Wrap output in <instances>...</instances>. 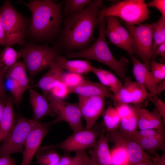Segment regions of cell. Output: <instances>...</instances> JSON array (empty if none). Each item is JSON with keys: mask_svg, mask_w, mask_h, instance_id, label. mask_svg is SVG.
<instances>
[{"mask_svg": "<svg viewBox=\"0 0 165 165\" xmlns=\"http://www.w3.org/2000/svg\"><path fill=\"white\" fill-rule=\"evenodd\" d=\"M162 117L155 108L151 112L145 108L139 111L138 129L139 130L164 128Z\"/></svg>", "mask_w": 165, "mask_h": 165, "instance_id": "44dd1931", "label": "cell"}, {"mask_svg": "<svg viewBox=\"0 0 165 165\" xmlns=\"http://www.w3.org/2000/svg\"><path fill=\"white\" fill-rule=\"evenodd\" d=\"M5 73L0 67V99L7 100V94L5 88L4 79Z\"/></svg>", "mask_w": 165, "mask_h": 165, "instance_id": "ee69618b", "label": "cell"}, {"mask_svg": "<svg viewBox=\"0 0 165 165\" xmlns=\"http://www.w3.org/2000/svg\"><path fill=\"white\" fill-rule=\"evenodd\" d=\"M68 89L69 94L75 93L82 96H101L109 98L112 100L115 97L110 90L101 83L86 79L79 86Z\"/></svg>", "mask_w": 165, "mask_h": 165, "instance_id": "e0dca14e", "label": "cell"}, {"mask_svg": "<svg viewBox=\"0 0 165 165\" xmlns=\"http://www.w3.org/2000/svg\"><path fill=\"white\" fill-rule=\"evenodd\" d=\"M19 52L30 78L42 70L49 68L60 56L58 50L55 48L33 45L26 46Z\"/></svg>", "mask_w": 165, "mask_h": 165, "instance_id": "8992f818", "label": "cell"}, {"mask_svg": "<svg viewBox=\"0 0 165 165\" xmlns=\"http://www.w3.org/2000/svg\"><path fill=\"white\" fill-rule=\"evenodd\" d=\"M104 72L109 84V90L113 92L115 97H116L122 88L123 85L122 83L110 71L104 70Z\"/></svg>", "mask_w": 165, "mask_h": 165, "instance_id": "e575fe53", "label": "cell"}, {"mask_svg": "<svg viewBox=\"0 0 165 165\" xmlns=\"http://www.w3.org/2000/svg\"><path fill=\"white\" fill-rule=\"evenodd\" d=\"M30 9L32 18L29 31L33 36L46 38L57 33L62 20V2L50 0H31L23 2Z\"/></svg>", "mask_w": 165, "mask_h": 165, "instance_id": "7a4b0ae2", "label": "cell"}, {"mask_svg": "<svg viewBox=\"0 0 165 165\" xmlns=\"http://www.w3.org/2000/svg\"><path fill=\"white\" fill-rule=\"evenodd\" d=\"M142 105V102L134 104L131 108L129 117L121 119L118 130L126 135L133 134L138 130L139 112Z\"/></svg>", "mask_w": 165, "mask_h": 165, "instance_id": "d4e9b609", "label": "cell"}, {"mask_svg": "<svg viewBox=\"0 0 165 165\" xmlns=\"http://www.w3.org/2000/svg\"><path fill=\"white\" fill-rule=\"evenodd\" d=\"M70 152H66L63 155L60 156L59 162L62 165H70L73 157H72Z\"/></svg>", "mask_w": 165, "mask_h": 165, "instance_id": "7dc6e473", "label": "cell"}, {"mask_svg": "<svg viewBox=\"0 0 165 165\" xmlns=\"http://www.w3.org/2000/svg\"><path fill=\"white\" fill-rule=\"evenodd\" d=\"M151 69L150 71L153 77L159 82L165 79V64L159 63L155 61L151 63Z\"/></svg>", "mask_w": 165, "mask_h": 165, "instance_id": "8d00e7d4", "label": "cell"}, {"mask_svg": "<svg viewBox=\"0 0 165 165\" xmlns=\"http://www.w3.org/2000/svg\"><path fill=\"white\" fill-rule=\"evenodd\" d=\"M103 126L106 131H114L118 129L121 118L115 108L109 106L103 112Z\"/></svg>", "mask_w": 165, "mask_h": 165, "instance_id": "f1b7e54d", "label": "cell"}, {"mask_svg": "<svg viewBox=\"0 0 165 165\" xmlns=\"http://www.w3.org/2000/svg\"><path fill=\"white\" fill-rule=\"evenodd\" d=\"M69 94L68 88L63 83L60 82L51 90L49 94L63 100Z\"/></svg>", "mask_w": 165, "mask_h": 165, "instance_id": "f35d334b", "label": "cell"}, {"mask_svg": "<svg viewBox=\"0 0 165 165\" xmlns=\"http://www.w3.org/2000/svg\"><path fill=\"white\" fill-rule=\"evenodd\" d=\"M63 70L58 68H50L38 82L31 87L41 89L43 92V96L46 98L55 86L61 82Z\"/></svg>", "mask_w": 165, "mask_h": 165, "instance_id": "603a6c76", "label": "cell"}, {"mask_svg": "<svg viewBox=\"0 0 165 165\" xmlns=\"http://www.w3.org/2000/svg\"><path fill=\"white\" fill-rule=\"evenodd\" d=\"M110 152L112 165H130L127 153L124 148L115 146Z\"/></svg>", "mask_w": 165, "mask_h": 165, "instance_id": "d6a6232c", "label": "cell"}, {"mask_svg": "<svg viewBox=\"0 0 165 165\" xmlns=\"http://www.w3.org/2000/svg\"><path fill=\"white\" fill-rule=\"evenodd\" d=\"M70 165H94L84 150L75 152Z\"/></svg>", "mask_w": 165, "mask_h": 165, "instance_id": "74e56055", "label": "cell"}, {"mask_svg": "<svg viewBox=\"0 0 165 165\" xmlns=\"http://www.w3.org/2000/svg\"><path fill=\"white\" fill-rule=\"evenodd\" d=\"M152 24L153 42L152 57L158 46L165 41V18L161 16L157 21Z\"/></svg>", "mask_w": 165, "mask_h": 165, "instance_id": "f546056e", "label": "cell"}, {"mask_svg": "<svg viewBox=\"0 0 165 165\" xmlns=\"http://www.w3.org/2000/svg\"><path fill=\"white\" fill-rule=\"evenodd\" d=\"M105 135L108 142L112 143L115 146L123 147L126 149L130 165L143 162L153 164L149 156L136 142L118 129L114 131H106Z\"/></svg>", "mask_w": 165, "mask_h": 165, "instance_id": "8fae6325", "label": "cell"}, {"mask_svg": "<svg viewBox=\"0 0 165 165\" xmlns=\"http://www.w3.org/2000/svg\"><path fill=\"white\" fill-rule=\"evenodd\" d=\"M41 123L20 116L13 128L0 145V158L15 153L22 154L28 135L33 128Z\"/></svg>", "mask_w": 165, "mask_h": 165, "instance_id": "52a82bcc", "label": "cell"}, {"mask_svg": "<svg viewBox=\"0 0 165 165\" xmlns=\"http://www.w3.org/2000/svg\"><path fill=\"white\" fill-rule=\"evenodd\" d=\"M105 23V17L98 16L97 26L99 33L96 41L89 47L79 51L70 53L67 57L69 58H84L103 63L123 80L126 77V67L129 61L123 57L117 60L112 54L106 40Z\"/></svg>", "mask_w": 165, "mask_h": 165, "instance_id": "3957f363", "label": "cell"}, {"mask_svg": "<svg viewBox=\"0 0 165 165\" xmlns=\"http://www.w3.org/2000/svg\"><path fill=\"white\" fill-rule=\"evenodd\" d=\"M129 135L138 137H165V128H164L141 130H138L134 134Z\"/></svg>", "mask_w": 165, "mask_h": 165, "instance_id": "d590c367", "label": "cell"}, {"mask_svg": "<svg viewBox=\"0 0 165 165\" xmlns=\"http://www.w3.org/2000/svg\"><path fill=\"white\" fill-rule=\"evenodd\" d=\"M16 161L10 156H6L0 158V165H15Z\"/></svg>", "mask_w": 165, "mask_h": 165, "instance_id": "c3c4849f", "label": "cell"}, {"mask_svg": "<svg viewBox=\"0 0 165 165\" xmlns=\"http://www.w3.org/2000/svg\"><path fill=\"white\" fill-rule=\"evenodd\" d=\"M125 83L118 95L113 100L115 107L122 104H135L142 102L147 99H150L155 95L147 92L145 87L137 82L126 77Z\"/></svg>", "mask_w": 165, "mask_h": 165, "instance_id": "5bb4252c", "label": "cell"}, {"mask_svg": "<svg viewBox=\"0 0 165 165\" xmlns=\"http://www.w3.org/2000/svg\"><path fill=\"white\" fill-rule=\"evenodd\" d=\"M7 100L0 99V121Z\"/></svg>", "mask_w": 165, "mask_h": 165, "instance_id": "816d5d0a", "label": "cell"}, {"mask_svg": "<svg viewBox=\"0 0 165 165\" xmlns=\"http://www.w3.org/2000/svg\"><path fill=\"white\" fill-rule=\"evenodd\" d=\"M131 108L128 104H122L116 107V109L121 119L129 117L131 112Z\"/></svg>", "mask_w": 165, "mask_h": 165, "instance_id": "ab89813d", "label": "cell"}, {"mask_svg": "<svg viewBox=\"0 0 165 165\" xmlns=\"http://www.w3.org/2000/svg\"><path fill=\"white\" fill-rule=\"evenodd\" d=\"M149 159L154 165H165V152L160 156L159 155L154 157L149 156Z\"/></svg>", "mask_w": 165, "mask_h": 165, "instance_id": "bcb514c9", "label": "cell"}, {"mask_svg": "<svg viewBox=\"0 0 165 165\" xmlns=\"http://www.w3.org/2000/svg\"><path fill=\"white\" fill-rule=\"evenodd\" d=\"M105 132V130L101 133L95 146L90 153V157L94 165H112L110 151Z\"/></svg>", "mask_w": 165, "mask_h": 165, "instance_id": "ac0fdd59", "label": "cell"}, {"mask_svg": "<svg viewBox=\"0 0 165 165\" xmlns=\"http://www.w3.org/2000/svg\"><path fill=\"white\" fill-rule=\"evenodd\" d=\"M102 2L101 0L92 1L83 10L66 18L61 38L65 48L80 51L85 49L97 26L99 9Z\"/></svg>", "mask_w": 165, "mask_h": 165, "instance_id": "6da1fadb", "label": "cell"}, {"mask_svg": "<svg viewBox=\"0 0 165 165\" xmlns=\"http://www.w3.org/2000/svg\"><path fill=\"white\" fill-rule=\"evenodd\" d=\"M107 23L105 34L111 43L126 51L131 58L134 56L133 41L130 33L122 24L116 16L105 17Z\"/></svg>", "mask_w": 165, "mask_h": 165, "instance_id": "7c38bea8", "label": "cell"}, {"mask_svg": "<svg viewBox=\"0 0 165 165\" xmlns=\"http://www.w3.org/2000/svg\"><path fill=\"white\" fill-rule=\"evenodd\" d=\"M0 18L4 29L6 46L24 44V36L28 21L13 7L9 1H5L0 9Z\"/></svg>", "mask_w": 165, "mask_h": 165, "instance_id": "5b68a950", "label": "cell"}, {"mask_svg": "<svg viewBox=\"0 0 165 165\" xmlns=\"http://www.w3.org/2000/svg\"><path fill=\"white\" fill-rule=\"evenodd\" d=\"M147 7H153L157 9L165 18V0H153L146 3Z\"/></svg>", "mask_w": 165, "mask_h": 165, "instance_id": "b9f144b4", "label": "cell"}, {"mask_svg": "<svg viewBox=\"0 0 165 165\" xmlns=\"http://www.w3.org/2000/svg\"><path fill=\"white\" fill-rule=\"evenodd\" d=\"M105 130L103 126L96 123L91 128L86 129L73 133L63 142L55 145L57 148L63 150L66 152H77L93 148L97 139Z\"/></svg>", "mask_w": 165, "mask_h": 165, "instance_id": "9c48e42d", "label": "cell"}, {"mask_svg": "<svg viewBox=\"0 0 165 165\" xmlns=\"http://www.w3.org/2000/svg\"><path fill=\"white\" fill-rule=\"evenodd\" d=\"M26 67L23 62H17L5 74V78H11L19 84L23 91L29 89V79L26 72Z\"/></svg>", "mask_w": 165, "mask_h": 165, "instance_id": "4316f807", "label": "cell"}, {"mask_svg": "<svg viewBox=\"0 0 165 165\" xmlns=\"http://www.w3.org/2000/svg\"><path fill=\"white\" fill-rule=\"evenodd\" d=\"M15 125L13 100L10 97L6 102L0 121V145Z\"/></svg>", "mask_w": 165, "mask_h": 165, "instance_id": "7402d4cb", "label": "cell"}, {"mask_svg": "<svg viewBox=\"0 0 165 165\" xmlns=\"http://www.w3.org/2000/svg\"><path fill=\"white\" fill-rule=\"evenodd\" d=\"M149 10L144 0L120 1L98 12V16H115L124 21L125 24L139 25L148 18Z\"/></svg>", "mask_w": 165, "mask_h": 165, "instance_id": "277c9868", "label": "cell"}, {"mask_svg": "<svg viewBox=\"0 0 165 165\" xmlns=\"http://www.w3.org/2000/svg\"><path fill=\"white\" fill-rule=\"evenodd\" d=\"M57 116L60 122L64 121L70 126L73 133L85 129L78 103H70L50 94L46 98Z\"/></svg>", "mask_w": 165, "mask_h": 165, "instance_id": "30bf717a", "label": "cell"}, {"mask_svg": "<svg viewBox=\"0 0 165 165\" xmlns=\"http://www.w3.org/2000/svg\"><path fill=\"white\" fill-rule=\"evenodd\" d=\"M92 71L96 75L101 83L105 86H109V84L104 72V70L101 68L93 67Z\"/></svg>", "mask_w": 165, "mask_h": 165, "instance_id": "7bdbcfd3", "label": "cell"}, {"mask_svg": "<svg viewBox=\"0 0 165 165\" xmlns=\"http://www.w3.org/2000/svg\"><path fill=\"white\" fill-rule=\"evenodd\" d=\"M93 67L87 61L81 60H68L60 55L56 61L50 65L49 68H56L82 74L92 71Z\"/></svg>", "mask_w": 165, "mask_h": 165, "instance_id": "ffe728a7", "label": "cell"}, {"mask_svg": "<svg viewBox=\"0 0 165 165\" xmlns=\"http://www.w3.org/2000/svg\"><path fill=\"white\" fill-rule=\"evenodd\" d=\"M56 148L52 144L39 148L35 154L37 160L35 163L39 165H57L60 156Z\"/></svg>", "mask_w": 165, "mask_h": 165, "instance_id": "484cf974", "label": "cell"}, {"mask_svg": "<svg viewBox=\"0 0 165 165\" xmlns=\"http://www.w3.org/2000/svg\"><path fill=\"white\" fill-rule=\"evenodd\" d=\"M78 103L82 116L86 123V129L92 128L104 111L105 98L97 96L78 95Z\"/></svg>", "mask_w": 165, "mask_h": 165, "instance_id": "9a60e30c", "label": "cell"}, {"mask_svg": "<svg viewBox=\"0 0 165 165\" xmlns=\"http://www.w3.org/2000/svg\"><path fill=\"white\" fill-rule=\"evenodd\" d=\"M133 41V52L142 60L148 70L151 69L153 50L152 24L138 26L125 24Z\"/></svg>", "mask_w": 165, "mask_h": 165, "instance_id": "ba28073f", "label": "cell"}, {"mask_svg": "<svg viewBox=\"0 0 165 165\" xmlns=\"http://www.w3.org/2000/svg\"><path fill=\"white\" fill-rule=\"evenodd\" d=\"M22 57L20 52L7 46L0 53V67L5 73Z\"/></svg>", "mask_w": 165, "mask_h": 165, "instance_id": "83f0119b", "label": "cell"}, {"mask_svg": "<svg viewBox=\"0 0 165 165\" xmlns=\"http://www.w3.org/2000/svg\"><path fill=\"white\" fill-rule=\"evenodd\" d=\"M29 90L30 102L33 113L31 119L40 122L47 115L52 117L57 115L51 105L45 97L31 88H29Z\"/></svg>", "mask_w": 165, "mask_h": 165, "instance_id": "2e32d148", "label": "cell"}, {"mask_svg": "<svg viewBox=\"0 0 165 165\" xmlns=\"http://www.w3.org/2000/svg\"><path fill=\"white\" fill-rule=\"evenodd\" d=\"M56 118L50 122L42 123L33 128L26 138L24 144L23 158L20 165H30L41 143L49 132L51 126L59 123Z\"/></svg>", "mask_w": 165, "mask_h": 165, "instance_id": "4fadbf2b", "label": "cell"}, {"mask_svg": "<svg viewBox=\"0 0 165 165\" xmlns=\"http://www.w3.org/2000/svg\"><path fill=\"white\" fill-rule=\"evenodd\" d=\"M6 85L12 95L16 104L18 105L21 101L24 93L18 83L11 78H6Z\"/></svg>", "mask_w": 165, "mask_h": 165, "instance_id": "836d02e7", "label": "cell"}, {"mask_svg": "<svg viewBox=\"0 0 165 165\" xmlns=\"http://www.w3.org/2000/svg\"><path fill=\"white\" fill-rule=\"evenodd\" d=\"M165 90V82L163 80L158 83L156 86V95L160 94Z\"/></svg>", "mask_w": 165, "mask_h": 165, "instance_id": "681fc988", "label": "cell"}, {"mask_svg": "<svg viewBox=\"0 0 165 165\" xmlns=\"http://www.w3.org/2000/svg\"><path fill=\"white\" fill-rule=\"evenodd\" d=\"M154 104L156 108L160 114L164 125H165V103L157 97H153L150 99Z\"/></svg>", "mask_w": 165, "mask_h": 165, "instance_id": "60d3db41", "label": "cell"}, {"mask_svg": "<svg viewBox=\"0 0 165 165\" xmlns=\"http://www.w3.org/2000/svg\"><path fill=\"white\" fill-rule=\"evenodd\" d=\"M86 80L82 74L69 72L62 71L61 82L68 88H72L80 85Z\"/></svg>", "mask_w": 165, "mask_h": 165, "instance_id": "1f68e13d", "label": "cell"}, {"mask_svg": "<svg viewBox=\"0 0 165 165\" xmlns=\"http://www.w3.org/2000/svg\"><path fill=\"white\" fill-rule=\"evenodd\" d=\"M5 35L0 18V45H5Z\"/></svg>", "mask_w": 165, "mask_h": 165, "instance_id": "f907efd6", "label": "cell"}, {"mask_svg": "<svg viewBox=\"0 0 165 165\" xmlns=\"http://www.w3.org/2000/svg\"><path fill=\"white\" fill-rule=\"evenodd\" d=\"M134 165H154L153 164L150 163H148L143 162L135 164Z\"/></svg>", "mask_w": 165, "mask_h": 165, "instance_id": "f5cc1de1", "label": "cell"}, {"mask_svg": "<svg viewBox=\"0 0 165 165\" xmlns=\"http://www.w3.org/2000/svg\"><path fill=\"white\" fill-rule=\"evenodd\" d=\"M92 1L90 0H67L64 12L66 17L83 10Z\"/></svg>", "mask_w": 165, "mask_h": 165, "instance_id": "4dcf8cb0", "label": "cell"}, {"mask_svg": "<svg viewBox=\"0 0 165 165\" xmlns=\"http://www.w3.org/2000/svg\"><path fill=\"white\" fill-rule=\"evenodd\" d=\"M133 64V73L137 82L143 85L155 96L156 86L159 82L152 76L144 64L134 56L131 58Z\"/></svg>", "mask_w": 165, "mask_h": 165, "instance_id": "d6986e66", "label": "cell"}, {"mask_svg": "<svg viewBox=\"0 0 165 165\" xmlns=\"http://www.w3.org/2000/svg\"><path fill=\"white\" fill-rule=\"evenodd\" d=\"M124 134L133 140L143 150L147 151L156 156H159L156 153L158 150L165 151V137H138Z\"/></svg>", "mask_w": 165, "mask_h": 165, "instance_id": "cb8c5ba5", "label": "cell"}, {"mask_svg": "<svg viewBox=\"0 0 165 165\" xmlns=\"http://www.w3.org/2000/svg\"><path fill=\"white\" fill-rule=\"evenodd\" d=\"M158 55L162 57L163 60L165 58V41L160 44L156 49L152 58V61H155Z\"/></svg>", "mask_w": 165, "mask_h": 165, "instance_id": "f6af8a7d", "label": "cell"}]
</instances>
